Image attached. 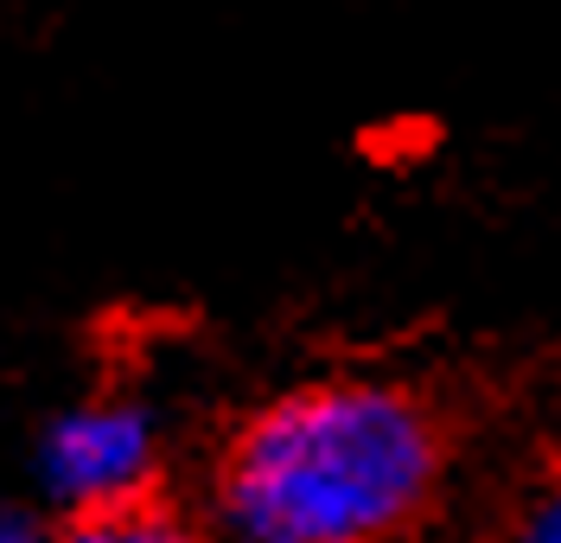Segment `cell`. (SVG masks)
<instances>
[{
    "label": "cell",
    "instance_id": "6da1fadb",
    "mask_svg": "<svg viewBox=\"0 0 561 543\" xmlns=\"http://www.w3.org/2000/svg\"><path fill=\"white\" fill-rule=\"evenodd\" d=\"M447 473L440 409L396 377H313L268 397L217 454L224 543H402Z\"/></svg>",
    "mask_w": 561,
    "mask_h": 543
},
{
    "label": "cell",
    "instance_id": "7a4b0ae2",
    "mask_svg": "<svg viewBox=\"0 0 561 543\" xmlns=\"http://www.w3.org/2000/svg\"><path fill=\"white\" fill-rule=\"evenodd\" d=\"M167 434L140 397H83L58 409L33 448V473L65 518H96L153 499Z\"/></svg>",
    "mask_w": 561,
    "mask_h": 543
},
{
    "label": "cell",
    "instance_id": "3957f363",
    "mask_svg": "<svg viewBox=\"0 0 561 543\" xmlns=\"http://www.w3.org/2000/svg\"><path fill=\"white\" fill-rule=\"evenodd\" d=\"M58 543H205L185 518H173L167 506L140 499V506H122V511H96V518H70Z\"/></svg>",
    "mask_w": 561,
    "mask_h": 543
},
{
    "label": "cell",
    "instance_id": "277c9868",
    "mask_svg": "<svg viewBox=\"0 0 561 543\" xmlns=\"http://www.w3.org/2000/svg\"><path fill=\"white\" fill-rule=\"evenodd\" d=\"M504 543H561V473H549L529 493V506L517 511V524H511Z\"/></svg>",
    "mask_w": 561,
    "mask_h": 543
},
{
    "label": "cell",
    "instance_id": "5b68a950",
    "mask_svg": "<svg viewBox=\"0 0 561 543\" xmlns=\"http://www.w3.org/2000/svg\"><path fill=\"white\" fill-rule=\"evenodd\" d=\"M0 543H58V531H45L33 511L0 506Z\"/></svg>",
    "mask_w": 561,
    "mask_h": 543
}]
</instances>
